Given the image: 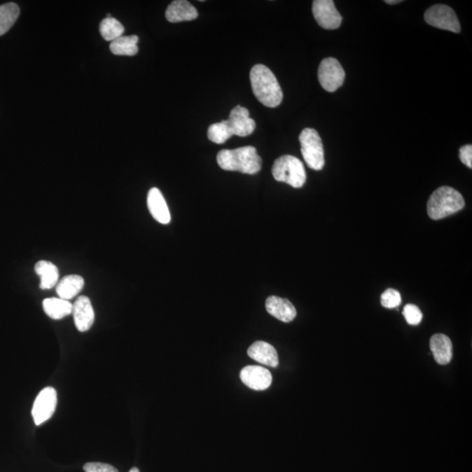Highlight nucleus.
<instances>
[{
	"mask_svg": "<svg viewBox=\"0 0 472 472\" xmlns=\"http://www.w3.org/2000/svg\"><path fill=\"white\" fill-rule=\"evenodd\" d=\"M312 13L324 29H337L342 23V16L338 12L333 0H315L312 3Z\"/></svg>",
	"mask_w": 472,
	"mask_h": 472,
	"instance_id": "obj_9",
	"label": "nucleus"
},
{
	"mask_svg": "<svg viewBox=\"0 0 472 472\" xmlns=\"http://www.w3.org/2000/svg\"><path fill=\"white\" fill-rule=\"evenodd\" d=\"M424 20L429 26L459 34L460 22L455 11L445 5H435L426 11Z\"/></svg>",
	"mask_w": 472,
	"mask_h": 472,
	"instance_id": "obj_6",
	"label": "nucleus"
},
{
	"mask_svg": "<svg viewBox=\"0 0 472 472\" xmlns=\"http://www.w3.org/2000/svg\"><path fill=\"white\" fill-rule=\"evenodd\" d=\"M165 17L169 22L178 23L197 19L198 12L195 7L186 0H175L165 11Z\"/></svg>",
	"mask_w": 472,
	"mask_h": 472,
	"instance_id": "obj_15",
	"label": "nucleus"
},
{
	"mask_svg": "<svg viewBox=\"0 0 472 472\" xmlns=\"http://www.w3.org/2000/svg\"><path fill=\"white\" fill-rule=\"evenodd\" d=\"M34 271L39 277H41V290H50L59 283L58 268L48 261H39L35 264Z\"/></svg>",
	"mask_w": 472,
	"mask_h": 472,
	"instance_id": "obj_18",
	"label": "nucleus"
},
{
	"mask_svg": "<svg viewBox=\"0 0 472 472\" xmlns=\"http://www.w3.org/2000/svg\"><path fill=\"white\" fill-rule=\"evenodd\" d=\"M403 316L408 325L417 326L422 322L421 310L415 305H407L403 309Z\"/></svg>",
	"mask_w": 472,
	"mask_h": 472,
	"instance_id": "obj_26",
	"label": "nucleus"
},
{
	"mask_svg": "<svg viewBox=\"0 0 472 472\" xmlns=\"http://www.w3.org/2000/svg\"><path fill=\"white\" fill-rule=\"evenodd\" d=\"M459 158L461 162L466 165L467 167L472 168V146L466 144L460 148Z\"/></svg>",
	"mask_w": 472,
	"mask_h": 472,
	"instance_id": "obj_28",
	"label": "nucleus"
},
{
	"mask_svg": "<svg viewBox=\"0 0 472 472\" xmlns=\"http://www.w3.org/2000/svg\"><path fill=\"white\" fill-rule=\"evenodd\" d=\"M217 163L225 171L246 174H256L262 168V158L253 146L221 151L217 155Z\"/></svg>",
	"mask_w": 472,
	"mask_h": 472,
	"instance_id": "obj_2",
	"label": "nucleus"
},
{
	"mask_svg": "<svg viewBox=\"0 0 472 472\" xmlns=\"http://www.w3.org/2000/svg\"><path fill=\"white\" fill-rule=\"evenodd\" d=\"M248 354L254 361L271 366V368H277L279 364L277 350L270 344L264 342V341H256L252 346H250Z\"/></svg>",
	"mask_w": 472,
	"mask_h": 472,
	"instance_id": "obj_16",
	"label": "nucleus"
},
{
	"mask_svg": "<svg viewBox=\"0 0 472 472\" xmlns=\"http://www.w3.org/2000/svg\"><path fill=\"white\" fill-rule=\"evenodd\" d=\"M429 347L436 361L440 365L449 364L453 357V346L452 340L445 334H435L431 339Z\"/></svg>",
	"mask_w": 472,
	"mask_h": 472,
	"instance_id": "obj_17",
	"label": "nucleus"
},
{
	"mask_svg": "<svg viewBox=\"0 0 472 472\" xmlns=\"http://www.w3.org/2000/svg\"><path fill=\"white\" fill-rule=\"evenodd\" d=\"M129 472H140L137 468H132V470H130Z\"/></svg>",
	"mask_w": 472,
	"mask_h": 472,
	"instance_id": "obj_30",
	"label": "nucleus"
},
{
	"mask_svg": "<svg viewBox=\"0 0 472 472\" xmlns=\"http://www.w3.org/2000/svg\"><path fill=\"white\" fill-rule=\"evenodd\" d=\"M265 306L267 312L282 322H291L297 316V310L288 299L271 296L267 298Z\"/></svg>",
	"mask_w": 472,
	"mask_h": 472,
	"instance_id": "obj_14",
	"label": "nucleus"
},
{
	"mask_svg": "<svg viewBox=\"0 0 472 472\" xmlns=\"http://www.w3.org/2000/svg\"><path fill=\"white\" fill-rule=\"evenodd\" d=\"M401 0H386L385 3L389 4V5H396V4L401 3Z\"/></svg>",
	"mask_w": 472,
	"mask_h": 472,
	"instance_id": "obj_29",
	"label": "nucleus"
},
{
	"mask_svg": "<svg viewBox=\"0 0 472 472\" xmlns=\"http://www.w3.org/2000/svg\"><path fill=\"white\" fill-rule=\"evenodd\" d=\"M42 305H43L46 314L52 319L59 320L72 314L73 305L65 299L60 298H46Z\"/></svg>",
	"mask_w": 472,
	"mask_h": 472,
	"instance_id": "obj_20",
	"label": "nucleus"
},
{
	"mask_svg": "<svg viewBox=\"0 0 472 472\" xmlns=\"http://www.w3.org/2000/svg\"><path fill=\"white\" fill-rule=\"evenodd\" d=\"M84 286V279L78 275H69L63 277L56 285V293L60 298L70 300L82 291Z\"/></svg>",
	"mask_w": 472,
	"mask_h": 472,
	"instance_id": "obj_19",
	"label": "nucleus"
},
{
	"mask_svg": "<svg viewBox=\"0 0 472 472\" xmlns=\"http://www.w3.org/2000/svg\"><path fill=\"white\" fill-rule=\"evenodd\" d=\"M233 136L230 126H228L227 120L223 122L214 123L209 126L207 130V137L213 143L218 144H224L227 140L230 139Z\"/></svg>",
	"mask_w": 472,
	"mask_h": 472,
	"instance_id": "obj_24",
	"label": "nucleus"
},
{
	"mask_svg": "<svg viewBox=\"0 0 472 472\" xmlns=\"http://www.w3.org/2000/svg\"><path fill=\"white\" fill-rule=\"evenodd\" d=\"M303 158L312 170L321 171L325 165V154L321 137L314 129L306 128L299 136Z\"/></svg>",
	"mask_w": 472,
	"mask_h": 472,
	"instance_id": "obj_5",
	"label": "nucleus"
},
{
	"mask_svg": "<svg viewBox=\"0 0 472 472\" xmlns=\"http://www.w3.org/2000/svg\"><path fill=\"white\" fill-rule=\"evenodd\" d=\"M249 78L253 93L261 104L269 108L279 106L283 101V91L277 77L268 67L254 66Z\"/></svg>",
	"mask_w": 472,
	"mask_h": 472,
	"instance_id": "obj_1",
	"label": "nucleus"
},
{
	"mask_svg": "<svg viewBox=\"0 0 472 472\" xmlns=\"http://www.w3.org/2000/svg\"><path fill=\"white\" fill-rule=\"evenodd\" d=\"M147 206L151 216L161 224H168L171 221V214L169 211L167 202L160 190L156 188H151L148 193Z\"/></svg>",
	"mask_w": 472,
	"mask_h": 472,
	"instance_id": "obj_13",
	"label": "nucleus"
},
{
	"mask_svg": "<svg viewBox=\"0 0 472 472\" xmlns=\"http://www.w3.org/2000/svg\"><path fill=\"white\" fill-rule=\"evenodd\" d=\"M125 27L115 18H106L100 24V34L107 41H113L122 37Z\"/></svg>",
	"mask_w": 472,
	"mask_h": 472,
	"instance_id": "obj_23",
	"label": "nucleus"
},
{
	"mask_svg": "<svg viewBox=\"0 0 472 472\" xmlns=\"http://www.w3.org/2000/svg\"><path fill=\"white\" fill-rule=\"evenodd\" d=\"M318 76L323 89L334 92L343 85L346 73L338 60L329 57L320 62Z\"/></svg>",
	"mask_w": 472,
	"mask_h": 472,
	"instance_id": "obj_7",
	"label": "nucleus"
},
{
	"mask_svg": "<svg viewBox=\"0 0 472 472\" xmlns=\"http://www.w3.org/2000/svg\"><path fill=\"white\" fill-rule=\"evenodd\" d=\"M464 197L450 186H441L433 192L427 204L429 216L432 220H441L464 209Z\"/></svg>",
	"mask_w": 472,
	"mask_h": 472,
	"instance_id": "obj_3",
	"label": "nucleus"
},
{
	"mask_svg": "<svg viewBox=\"0 0 472 472\" xmlns=\"http://www.w3.org/2000/svg\"><path fill=\"white\" fill-rule=\"evenodd\" d=\"M106 18H111V13H107Z\"/></svg>",
	"mask_w": 472,
	"mask_h": 472,
	"instance_id": "obj_31",
	"label": "nucleus"
},
{
	"mask_svg": "<svg viewBox=\"0 0 472 472\" xmlns=\"http://www.w3.org/2000/svg\"><path fill=\"white\" fill-rule=\"evenodd\" d=\"M227 123L233 136L238 137L251 135L256 126L255 120L249 117L248 109L240 106V105L231 111Z\"/></svg>",
	"mask_w": 472,
	"mask_h": 472,
	"instance_id": "obj_11",
	"label": "nucleus"
},
{
	"mask_svg": "<svg viewBox=\"0 0 472 472\" xmlns=\"http://www.w3.org/2000/svg\"><path fill=\"white\" fill-rule=\"evenodd\" d=\"M85 472H118L114 466L104 463H88L83 466Z\"/></svg>",
	"mask_w": 472,
	"mask_h": 472,
	"instance_id": "obj_27",
	"label": "nucleus"
},
{
	"mask_svg": "<svg viewBox=\"0 0 472 472\" xmlns=\"http://www.w3.org/2000/svg\"><path fill=\"white\" fill-rule=\"evenodd\" d=\"M240 377L247 387L256 391L266 390L272 383V375L269 370L259 366H245Z\"/></svg>",
	"mask_w": 472,
	"mask_h": 472,
	"instance_id": "obj_10",
	"label": "nucleus"
},
{
	"mask_svg": "<svg viewBox=\"0 0 472 472\" xmlns=\"http://www.w3.org/2000/svg\"><path fill=\"white\" fill-rule=\"evenodd\" d=\"M57 406V393L54 387H48L42 389L34 401L32 415L34 424L40 426L54 415Z\"/></svg>",
	"mask_w": 472,
	"mask_h": 472,
	"instance_id": "obj_8",
	"label": "nucleus"
},
{
	"mask_svg": "<svg viewBox=\"0 0 472 472\" xmlns=\"http://www.w3.org/2000/svg\"><path fill=\"white\" fill-rule=\"evenodd\" d=\"M272 174L277 181L287 183L294 188H302L306 181L304 164L291 155H284L275 161Z\"/></svg>",
	"mask_w": 472,
	"mask_h": 472,
	"instance_id": "obj_4",
	"label": "nucleus"
},
{
	"mask_svg": "<svg viewBox=\"0 0 472 472\" xmlns=\"http://www.w3.org/2000/svg\"><path fill=\"white\" fill-rule=\"evenodd\" d=\"M380 303L383 307L387 309L396 308L401 303V297L399 291L394 289H387L380 297Z\"/></svg>",
	"mask_w": 472,
	"mask_h": 472,
	"instance_id": "obj_25",
	"label": "nucleus"
},
{
	"mask_svg": "<svg viewBox=\"0 0 472 472\" xmlns=\"http://www.w3.org/2000/svg\"><path fill=\"white\" fill-rule=\"evenodd\" d=\"M139 39L137 35L122 36L111 42V51L116 55L133 56L139 52L137 42Z\"/></svg>",
	"mask_w": 472,
	"mask_h": 472,
	"instance_id": "obj_21",
	"label": "nucleus"
},
{
	"mask_svg": "<svg viewBox=\"0 0 472 472\" xmlns=\"http://www.w3.org/2000/svg\"><path fill=\"white\" fill-rule=\"evenodd\" d=\"M72 314L77 330L85 333L91 328L95 321V312L90 299L81 296L73 305Z\"/></svg>",
	"mask_w": 472,
	"mask_h": 472,
	"instance_id": "obj_12",
	"label": "nucleus"
},
{
	"mask_svg": "<svg viewBox=\"0 0 472 472\" xmlns=\"http://www.w3.org/2000/svg\"><path fill=\"white\" fill-rule=\"evenodd\" d=\"M19 15L20 7L15 3H6L0 6V36L11 29Z\"/></svg>",
	"mask_w": 472,
	"mask_h": 472,
	"instance_id": "obj_22",
	"label": "nucleus"
}]
</instances>
